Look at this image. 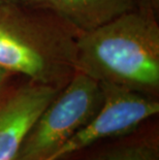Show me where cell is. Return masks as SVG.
Listing matches in <instances>:
<instances>
[{
    "label": "cell",
    "instance_id": "1",
    "mask_svg": "<svg viewBox=\"0 0 159 160\" xmlns=\"http://www.w3.org/2000/svg\"><path fill=\"white\" fill-rule=\"evenodd\" d=\"M159 17L133 8L77 39L76 70L98 83L157 97Z\"/></svg>",
    "mask_w": 159,
    "mask_h": 160
},
{
    "label": "cell",
    "instance_id": "3",
    "mask_svg": "<svg viewBox=\"0 0 159 160\" xmlns=\"http://www.w3.org/2000/svg\"><path fill=\"white\" fill-rule=\"evenodd\" d=\"M103 102L100 84L76 70L33 124L15 160H42L86 125Z\"/></svg>",
    "mask_w": 159,
    "mask_h": 160
},
{
    "label": "cell",
    "instance_id": "6",
    "mask_svg": "<svg viewBox=\"0 0 159 160\" xmlns=\"http://www.w3.org/2000/svg\"><path fill=\"white\" fill-rule=\"evenodd\" d=\"M68 23L81 33L135 8L132 0H20Z\"/></svg>",
    "mask_w": 159,
    "mask_h": 160
},
{
    "label": "cell",
    "instance_id": "9",
    "mask_svg": "<svg viewBox=\"0 0 159 160\" xmlns=\"http://www.w3.org/2000/svg\"><path fill=\"white\" fill-rule=\"evenodd\" d=\"M15 76L13 73L9 72L8 70H6L5 68H3L2 66H0V90L8 83L9 80Z\"/></svg>",
    "mask_w": 159,
    "mask_h": 160
},
{
    "label": "cell",
    "instance_id": "5",
    "mask_svg": "<svg viewBox=\"0 0 159 160\" xmlns=\"http://www.w3.org/2000/svg\"><path fill=\"white\" fill-rule=\"evenodd\" d=\"M61 89L15 74L0 90V160H15L37 118Z\"/></svg>",
    "mask_w": 159,
    "mask_h": 160
},
{
    "label": "cell",
    "instance_id": "7",
    "mask_svg": "<svg viewBox=\"0 0 159 160\" xmlns=\"http://www.w3.org/2000/svg\"><path fill=\"white\" fill-rule=\"evenodd\" d=\"M91 160H158V155L153 146L141 141L109 149Z\"/></svg>",
    "mask_w": 159,
    "mask_h": 160
},
{
    "label": "cell",
    "instance_id": "2",
    "mask_svg": "<svg viewBox=\"0 0 159 160\" xmlns=\"http://www.w3.org/2000/svg\"><path fill=\"white\" fill-rule=\"evenodd\" d=\"M81 32L57 16L20 0H0V66L62 89L76 71Z\"/></svg>",
    "mask_w": 159,
    "mask_h": 160
},
{
    "label": "cell",
    "instance_id": "4",
    "mask_svg": "<svg viewBox=\"0 0 159 160\" xmlns=\"http://www.w3.org/2000/svg\"><path fill=\"white\" fill-rule=\"evenodd\" d=\"M103 102L96 115L42 160H60L98 141L132 133L155 114L150 98L127 88L103 84Z\"/></svg>",
    "mask_w": 159,
    "mask_h": 160
},
{
    "label": "cell",
    "instance_id": "8",
    "mask_svg": "<svg viewBox=\"0 0 159 160\" xmlns=\"http://www.w3.org/2000/svg\"><path fill=\"white\" fill-rule=\"evenodd\" d=\"M134 8L159 17V0H132Z\"/></svg>",
    "mask_w": 159,
    "mask_h": 160
},
{
    "label": "cell",
    "instance_id": "10",
    "mask_svg": "<svg viewBox=\"0 0 159 160\" xmlns=\"http://www.w3.org/2000/svg\"><path fill=\"white\" fill-rule=\"evenodd\" d=\"M7 1H13V0H7Z\"/></svg>",
    "mask_w": 159,
    "mask_h": 160
}]
</instances>
